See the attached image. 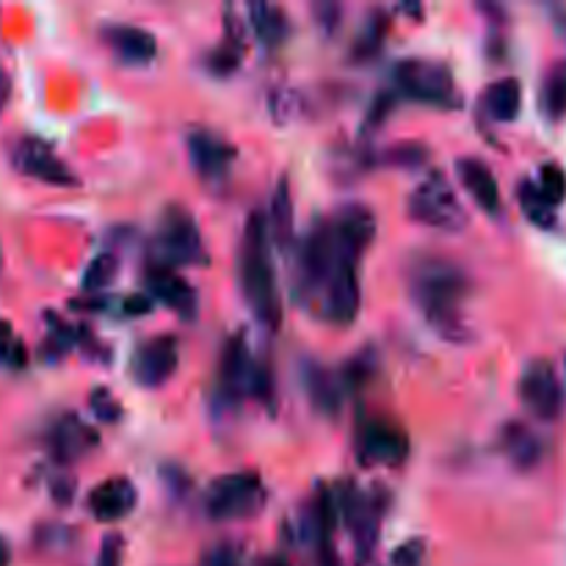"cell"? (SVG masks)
<instances>
[{
	"label": "cell",
	"mask_w": 566,
	"mask_h": 566,
	"mask_svg": "<svg viewBox=\"0 0 566 566\" xmlns=\"http://www.w3.org/2000/svg\"><path fill=\"white\" fill-rule=\"evenodd\" d=\"M545 111L551 119H562L566 114V64L556 66L545 83Z\"/></svg>",
	"instance_id": "cell-28"
},
{
	"label": "cell",
	"mask_w": 566,
	"mask_h": 566,
	"mask_svg": "<svg viewBox=\"0 0 566 566\" xmlns=\"http://www.w3.org/2000/svg\"><path fill=\"white\" fill-rule=\"evenodd\" d=\"M385 31H387V22L385 20H376V22H368V25H365V33H363V36H359V44H357V55H359V59H363V55H370V53H376V50H379Z\"/></svg>",
	"instance_id": "cell-40"
},
{
	"label": "cell",
	"mask_w": 566,
	"mask_h": 566,
	"mask_svg": "<svg viewBox=\"0 0 566 566\" xmlns=\"http://www.w3.org/2000/svg\"><path fill=\"white\" fill-rule=\"evenodd\" d=\"M385 160L387 164H398V166H418L426 160V147L423 144H401V147L387 149Z\"/></svg>",
	"instance_id": "cell-36"
},
{
	"label": "cell",
	"mask_w": 566,
	"mask_h": 566,
	"mask_svg": "<svg viewBox=\"0 0 566 566\" xmlns=\"http://www.w3.org/2000/svg\"><path fill=\"white\" fill-rule=\"evenodd\" d=\"M11 158H14V166L22 175L48 182V186L72 188L81 182L75 171L53 153V147L39 142V138H20V142L14 144V149H11Z\"/></svg>",
	"instance_id": "cell-8"
},
{
	"label": "cell",
	"mask_w": 566,
	"mask_h": 566,
	"mask_svg": "<svg viewBox=\"0 0 566 566\" xmlns=\"http://www.w3.org/2000/svg\"><path fill=\"white\" fill-rule=\"evenodd\" d=\"M258 566H291V562L285 556H265Z\"/></svg>",
	"instance_id": "cell-48"
},
{
	"label": "cell",
	"mask_w": 566,
	"mask_h": 566,
	"mask_svg": "<svg viewBox=\"0 0 566 566\" xmlns=\"http://www.w3.org/2000/svg\"><path fill=\"white\" fill-rule=\"evenodd\" d=\"M9 564H11V547H9V542L0 536V566H9Z\"/></svg>",
	"instance_id": "cell-47"
},
{
	"label": "cell",
	"mask_w": 566,
	"mask_h": 566,
	"mask_svg": "<svg viewBox=\"0 0 566 566\" xmlns=\"http://www.w3.org/2000/svg\"><path fill=\"white\" fill-rule=\"evenodd\" d=\"M409 287L437 335L451 343L473 340V326L464 318L470 280L459 265L440 258H418L409 269Z\"/></svg>",
	"instance_id": "cell-1"
},
{
	"label": "cell",
	"mask_w": 566,
	"mask_h": 566,
	"mask_svg": "<svg viewBox=\"0 0 566 566\" xmlns=\"http://www.w3.org/2000/svg\"><path fill=\"white\" fill-rule=\"evenodd\" d=\"M249 25L254 28V33H258L269 48H276L287 33V17L280 6L252 3L249 6Z\"/></svg>",
	"instance_id": "cell-26"
},
{
	"label": "cell",
	"mask_w": 566,
	"mask_h": 566,
	"mask_svg": "<svg viewBox=\"0 0 566 566\" xmlns=\"http://www.w3.org/2000/svg\"><path fill=\"white\" fill-rule=\"evenodd\" d=\"M48 352H55V354H64L66 348L75 346L77 340V329H72V326H66L64 321L55 318V315H48Z\"/></svg>",
	"instance_id": "cell-34"
},
{
	"label": "cell",
	"mask_w": 566,
	"mask_h": 566,
	"mask_svg": "<svg viewBox=\"0 0 566 566\" xmlns=\"http://www.w3.org/2000/svg\"><path fill=\"white\" fill-rule=\"evenodd\" d=\"M164 479H166V484H169V490H175V492H186L188 486H191V481H188V475L182 473L180 468H166Z\"/></svg>",
	"instance_id": "cell-45"
},
{
	"label": "cell",
	"mask_w": 566,
	"mask_h": 566,
	"mask_svg": "<svg viewBox=\"0 0 566 566\" xmlns=\"http://www.w3.org/2000/svg\"><path fill=\"white\" fill-rule=\"evenodd\" d=\"M298 97L296 92H291V88H282V92L271 94V116H274V122H280V125H287V122H293L298 116Z\"/></svg>",
	"instance_id": "cell-35"
},
{
	"label": "cell",
	"mask_w": 566,
	"mask_h": 566,
	"mask_svg": "<svg viewBox=\"0 0 566 566\" xmlns=\"http://www.w3.org/2000/svg\"><path fill=\"white\" fill-rule=\"evenodd\" d=\"M520 398L534 418L545 420V423L558 420L564 409V390L556 368L547 359H534L525 365L523 376H520Z\"/></svg>",
	"instance_id": "cell-7"
},
{
	"label": "cell",
	"mask_w": 566,
	"mask_h": 566,
	"mask_svg": "<svg viewBox=\"0 0 566 566\" xmlns=\"http://www.w3.org/2000/svg\"><path fill=\"white\" fill-rule=\"evenodd\" d=\"M160 265H193L205 260L202 232L197 219L186 205H169L158 219V235H155Z\"/></svg>",
	"instance_id": "cell-4"
},
{
	"label": "cell",
	"mask_w": 566,
	"mask_h": 566,
	"mask_svg": "<svg viewBox=\"0 0 566 566\" xmlns=\"http://www.w3.org/2000/svg\"><path fill=\"white\" fill-rule=\"evenodd\" d=\"M457 171L462 186L468 188V193L475 199V205H479L481 210H486V213L492 216L501 213V188H497L495 175H492V169L484 160L473 158V155L459 158Z\"/></svg>",
	"instance_id": "cell-21"
},
{
	"label": "cell",
	"mask_w": 566,
	"mask_h": 566,
	"mask_svg": "<svg viewBox=\"0 0 566 566\" xmlns=\"http://www.w3.org/2000/svg\"><path fill=\"white\" fill-rule=\"evenodd\" d=\"M125 315H133V318H138V315H147L149 310H153V298L147 296V293H133L130 298H125Z\"/></svg>",
	"instance_id": "cell-42"
},
{
	"label": "cell",
	"mask_w": 566,
	"mask_h": 566,
	"mask_svg": "<svg viewBox=\"0 0 566 566\" xmlns=\"http://www.w3.org/2000/svg\"><path fill=\"white\" fill-rule=\"evenodd\" d=\"M88 407H92L94 418L103 420V423H119L122 403L116 401L114 392H108V390H103V387H97V390H92V398H88Z\"/></svg>",
	"instance_id": "cell-33"
},
{
	"label": "cell",
	"mask_w": 566,
	"mask_h": 566,
	"mask_svg": "<svg viewBox=\"0 0 566 566\" xmlns=\"http://www.w3.org/2000/svg\"><path fill=\"white\" fill-rule=\"evenodd\" d=\"M97 431H94L86 420L77 418V415H64V418H59L50 426L48 446L59 464L77 462V459L86 457L92 448H97Z\"/></svg>",
	"instance_id": "cell-15"
},
{
	"label": "cell",
	"mask_w": 566,
	"mask_h": 566,
	"mask_svg": "<svg viewBox=\"0 0 566 566\" xmlns=\"http://www.w3.org/2000/svg\"><path fill=\"white\" fill-rule=\"evenodd\" d=\"M116 276V260L114 254H99L92 260V265H86V274H83L81 285L86 293H97L103 287H108V282Z\"/></svg>",
	"instance_id": "cell-29"
},
{
	"label": "cell",
	"mask_w": 566,
	"mask_h": 566,
	"mask_svg": "<svg viewBox=\"0 0 566 566\" xmlns=\"http://www.w3.org/2000/svg\"><path fill=\"white\" fill-rule=\"evenodd\" d=\"M326 224H329L337 249H340L348 260H354V263H357L359 254L370 247V241H374L376 235L374 210L365 208V205L359 202H348L343 205V208H337L335 216H332Z\"/></svg>",
	"instance_id": "cell-9"
},
{
	"label": "cell",
	"mask_w": 566,
	"mask_h": 566,
	"mask_svg": "<svg viewBox=\"0 0 566 566\" xmlns=\"http://www.w3.org/2000/svg\"><path fill=\"white\" fill-rule=\"evenodd\" d=\"M423 558H426V545L420 539H409L403 542L401 547H396V553H392V566H423Z\"/></svg>",
	"instance_id": "cell-38"
},
{
	"label": "cell",
	"mask_w": 566,
	"mask_h": 566,
	"mask_svg": "<svg viewBox=\"0 0 566 566\" xmlns=\"http://www.w3.org/2000/svg\"><path fill=\"white\" fill-rule=\"evenodd\" d=\"M265 503V490L263 479L252 470H241V473H227L221 479H216L208 486V495H205V506L213 520H247L263 509Z\"/></svg>",
	"instance_id": "cell-5"
},
{
	"label": "cell",
	"mask_w": 566,
	"mask_h": 566,
	"mask_svg": "<svg viewBox=\"0 0 566 566\" xmlns=\"http://www.w3.org/2000/svg\"><path fill=\"white\" fill-rule=\"evenodd\" d=\"M103 39L119 59L130 64H147L158 53V39L147 28L130 25V22H108L103 28Z\"/></svg>",
	"instance_id": "cell-19"
},
{
	"label": "cell",
	"mask_w": 566,
	"mask_h": 566,
	"mask_svg": "<svg viewBox=\"0 0 566 566\" xmlns=\"http://www.w3.org/2000/svg\"><path fill=\"white\" fill-rule=\"evenodd\" d=\"M337 501L335 495H332L326 486H318V492H315L313 503H310L307 509V517H304V539L313 542V545H318L321 551H326V545H329V536H332V528H335V514H337Z\"/></svg>",
	"instance_id": "cell-22"
},
{
	"label": "cell",
	"mask_w": 566,
	"mask_h": 566,
	"mask_svg": "<svg viewBox=\"0 0 566 566\" xmlns=\"http://www.w3.org/2000/svg\"><path fill=\"white\" fill-rule=\"evenodd\" d=\"M241 55H243V50L235 48V44H230V42L219 44V48H213L208 55H205V66H208L213 75L227 77V75H232L238 66H241Z\"/></svg>",
	"instance_id": "cell-30"
},
{
	"label": "cell",
	"mask_w": 566,
	"mask_h": 566,
	"mask_svg": "<svg viewBox=\"0 0 566 566\" xmlns=\"http://www.w3.org/2000/svg\"><path fill=\"white\" fill-rule=\"evenodd\" d=\"M186 144L193 169H197L205 180H221L238 158V149L232 147L227 138H221L219 133L213 130H205V127H197V130L188 133Z\"/></svg>",
	"instance_id": "cell-13"
},
{
	"label": "cell",
	"mask_w": 566,
	"mask_h": 566,
	"mask_svg": "<svg viewBox=\"0 0 566 566\" xmlns=\"http://www.w3.org/2000/svg\"><path fill=\"white\" fill-rule=\"evenodd\" d=\"M409 216L418 224L442 232H459L468 224V210L442 171H431L409 193Z\"/></svg>",
	"instance_id": "cell-3"
},
{
	"label": "cell",
	"mask_w": 566,
	"mask_h": 566,
	"mask_svg": "<svg viewBox=\"0 0 566 566\" xmlns=\"http://www.w3.org/2000/svg\"><path fill=\"white\" fill-rule=\"evenodd\" d=\"M503 451L512 457V462L517 464V468L528 470L539 464L545 448H542V440L528 429V426L512 423L503 429Z\"/></svg>",
	"instance_id": "cell-25"
},
{
	"label": "cell",
	"mask_w": 566,
	"mask_h": 566,
	"mask_svg": "<svg viewBox=\"0 0 566 566\" xmlns=\"http://www.w3.org/2000/svg\"><path fill=\"white\" fill-rule=\"evenodd\" d=\"M520 105H523V86H520L517 77H503V81H495L484 92L486 114L497 122L517 119Z\"/></svg>",
	"instance_id": "cell-24"
},
{
	"label": "cell",
	"mask_w": 566,
	"mask_h": 566,
	"mask_svg": "<svg viewBox=\"0 0 566 566\" xmlns=\"http://www.w3.org/2000/svg\"><path fill=\"white\" fill-rule=\"evenodd\" d=\"M359 451L379 464H401L409 457V437L390 420H370L359 434Z\"/></svg>",
	"instance_id": "cell-17"
},
{
	"label": "cell",
	"mask_w": 566,
	"mask_h": 566,
	"mask_svg": "<svg viewBox=\"0 0 566 566\" xmlns=\"http://www.w3.org/2000/svg\"><path fill=\"white\" fill-rule=\"evenodd\" d=\"M520 205H523V210L528 213V219L534 221V224L551 227L553 219H556V216H553V205L542 197L539 186L531 180H525L523 186H520Z\"/></svg>",
	"instance_id": "cell-27"
},
{
	"label": "cell",
	"mask_w": 566,
	"mask_h": 566,
	"mask_svg": "<svg viewBox=\"0 0 566 566\" xmlns=\"http://www.w3.org/2000/svg\"><path fill=\"white\" fill-rule=\"evenodd\" d=\"M238 274H241L243 298L252 307L254 318L269 329H276L282 321V296L276 285L274 260H271L269 219L260 210L249 216L247 230H243Z\"/></svg>",
	"instance_id": "cell-2"
},
{
	"label": "cell",
	"mask_w": 566,
	"mask_h": 566,
	"mask_svg": "<svg viewBox=\"0 0 566 566\" xmlns=\"http://www.w3.org/2000/svg\"><path fill=\"white\" fill-rule=\"evenodd\" d=\"M177 365H180L177 340L171 335H158L136 348L130 359V374L142 387H160L175 376Z\"/></svg>",
	"instance_id": "cell-10"
},
{
	"label": "cell",
	"mask_w": 566,
	"mask_h": 566,
	"mask_svg": "<svg viewBox=\"0 0 566 566\" xmlns=\"http://www.w3.org/2000/svg\"><path fill=\"white\" fill-rule=\"evenodd\" d=\"M363 291H359L357 265H343L329 285L324 287V315L335 326H348L357 321Z\"/></svg>",
	"instance_id": "cell-16"
},
{
	"label": "cell",
	"mask_w": 566,
	"mask_h": 566,
	"mask_svg": "<svg viewBox=\"0 0 566 566\" xmlns=\"http://www.w3.org/2000/svg\"><path fill=\"white\" fill-rule=\"evenodd\" d=\"M392 77H396L398 94H403V97L429 105H448V108L459 105L453 72L440 61L407 59L396 66Z\"/></svg>",
	"instance_id": "cell-6"
},
{
	"label": "cell",
	"mask_w": 566,
	"mask_h": 566,
	"mask_svg": "<svg viewBox=\"0 0 566 566\" xmlns=\"http://www.w3.org/2000/svg\"><path fill=\"white\" fill-rule=\"evenodd\" d=\"M302 385H304V392H307L310 403H313L321 415L335 418V415L340 412L343 390H346V385H343V379H337L335 374H329L324 365L315 363V359H307V363L302 365Z\"/></svg>",
	"instance_id": "cell-20"
},
{
	"label": "cell",
	"mask_w": 566,
	"mask_h": 566,
	"mask_svg": "<svg viewBox=\"0 0 566 566\" xmlns=\"http://www.w3.org/2000/svg\"><path fill=\"white\" fill-rule=\"evenodd\" d=\"M0 365L3 368H20L25 365V346L14 335L11 324L0 321Z\"/></svg>",
	"instance_id": "cell-32"
},
{
	"label": "cell",
	"mask_w": 566,
	"mask_h": 566,
	"mask_svg": "<svg viewBox=\"0 0 566 566\" xmlns=\"http://www.w3.org/2000/svg\"><path fill=\"white\" fill-rule=\"evenodd\" d=\"M138 490L127 479H108L88 495V512L97 523H119L136 509Z\"/></svg>",
	"instance_id": "cell-18"
},
{
	"label": "cell",
	"mask_w": 566,
	"mask_h": 566,
	"mask_svg": "<svg viewBox=\"0 0 566 566\" xmlns=\"http://www.w3.org/2000/svg\"><path fill=\"white\" fill-rule=\"evenodd\" d=\"M390 111H392V94H379V97H376V103H374V108H370L368 122H374V125H381V122L390 116Z\"/></svg>",
	"instance_id": "cell-44"
},
{
	"label": "cell",
	"mask_w": 566,
	"mask_h": 566,
	"mask_svg": "<svg viewBox=\"0 0 566 566\" xmlns=\"http://www.w3.org/2000/svg\"><path fill=\"white\" fill-rule=\"evenodd\" d=\"M202 566H241V551L230 542H221V545H213L205 553Z\"/></svg>",
	"instance_id": "cell-37"
},
{
	"label": "cell",
	"mask_w": 566,
	"mask_h": 566,
	"mask_svg": "<svg viewBox=\"0 0 566 566\" xmlns=\"http://www.w3.org/2000/svg\"><path fill=\"white\" fill-rule=\"evenodd\" d=\"M258 363L249 354L247 340L235 337V340L227 343L224 354H221L219 365V398L221 403H238L243 396L252 392V379Z\"/></svg>",
	"instance_id": "cell-14"
},
{
	"label": "cell",
	"mask_w": 566,
	"mask_h": 566,
	"mask_svg": "<svg viewBox=\"0 0 566 566\" xmlns=\"http://www.w3.org/2000/svg\"><path fill=\"white\" fill-rule=\"evenodd\" d=\"M293 221H296V216H293L291 182H287V177H282V180L276 182L274 197H271V216H269L271 241H274L282 252H287V249L293 247Z\"/></svg>",
	"instance_id": "cell-23"
},
{
	"label": "cell",
	"mask_w": 566,
	"mask_h": 566,
	"mask_svg": "<svg viewBox=\"0 0 566 566\" xmlns=\"http://www.w3.org/2000/svg\"><path fill=\"white\" fill-rule=\"evenodd\" d=\"M9 94H11V77L0 70V111H3V105L9 103Z\"/></svg>",
	"instance_id": "cell-46"
},
{
	"label": "cell",
	"mask_w": 566,
	"mask_h": 566,
	"mask_svg": "<svg viewBox=\"0 0 566 566\" xmlns=\"http://www.w3.org/2000/svg\"><path fill=\"white\" fill-rule=\"evenodd\" d=\"M122 562V536H108L103 542V556H99V566H119Z\"/></svg>",
	"instance_id": "cell-41"
},
{
	"label": "cell",
	"mask_w": 566,
	"mask_h": 566,
	"mask_svg": "<svg viewBox=\"0 0 566 566\" xmlns=\"http://www.w3.org/2000/svg\"><path fill=\"white\" fill-rule=\"evenodd\" d=\"M315 14H318V22L326 28V31H335L337 22H340V6L321 3V6H315Z\"/></svg>",
	"instance_id": "cell-43"
},
{
	"label": "cell",
	"mask_w": 566,
	"mask_h": 566,
	"mask_svg": "<svg viewBox=\"0 0 566 566\" xmlns=\"http://www.w3.org/2000/svg\"><path fill=\"white\" fill-rule=\"evenodd\" d=\"M340 512L346 517L348 528L354 534V545H357V558L359 562H368V556L374 553L376 539H379V514L381 509L376 506V501L365 492H359L357 486H348L346 495L340 497Z\"/></svg>",
	"instance_id": "cell-11"
},
{
	"label": "cell",
	"mask_w": 566,
	"mask_h": 566,
	"mask_svg": "<svg viewBox=\"0 0 566 566\" xmlns=\"http://www.w3.org/2000/svg\"><path fill=\"white\" fill-rule=\"evenodd\" d=\"M368 376H374V365H370L368 354H359V357H354L352 363L343 368V385L357 387V385H363Z\"/></svg>",
	"instance_id": "cell-39"
},
{
	"label": "cell",
	"mask_w": 566,
	"mask_h": 566,
	"mask_svg": "<svg viewBox=\"0 0 566 566\" xmlns=\"http://www.w3.org/2000/svg\"><path fill=\"white\" fill-rule=\"evenodd\" d=\"M144 287H147V296L153 302L175 310L182 321L197 318V293H193L191 282L177 274L175 269H169V265H149L147 276H144Z\"/></svg>",
	"instance_id": "cell-12"
},
{
	"label": "cell",
	"mask_w": 566,
	"mask_h": 566,
	"mask_svg": "<svg viewBox=\"0 0 566 566\" xmlns=\"http://www.w3.org/2000/svg\"><path fill=\"white\" fill-rule=\"evenodd\" d=\"M536 186H539L542 197L556 208V205H562L566 199V171L558 164H545L542 166V177Z\"/></svg>",
	"instance_id": "cell-31"
}]
</instances>
